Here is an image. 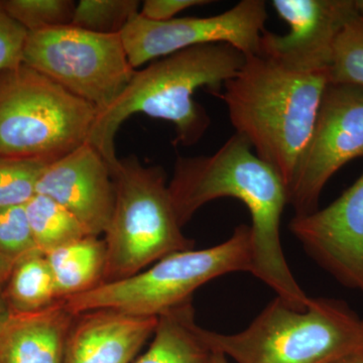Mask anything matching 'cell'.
Returning <instances> with one entry per match:
<instances>
[{
    "label": "cell",
    "instance_id": "cell-26",
    "mask_svg": "<svg viewBox=\"0 0 363 363\" xmlns=\"http://www.w3.org/2000/svg\"><path fill=\"white\" fill-rule=\"evenodd\" d=\"M209 0H145L140 6V14L147 20L168 21L190 7L207 6Z\"/></svg>",
    "mask_w": 363,
    "mask_h": 363
},
{
    "label": "cell",
    "instance_id": "cell-11",
    "mask_svg": "<svg viewBox=\"0 0 363 363\" xmlns=\"http://www.w3.org/2000/svg\"><path fill=\"white\" fill-rule=\"evenodd\" d=\"M272 6L290 30H264L259 55L297 73L328 71L338 35L358 16L354 0H272Z\"/></svg>",
    "mask_w": 363,
    "mask_h": 363
},
{
    "label": "cell",
    "instance_id": "cell-23",
    "mask_svg": "<svg viewBox=\"0 0 363 363\" xmlns=\"http://www.w3.org/2000/svg\"><path fill=\"white\" fill-rule=\"evenodd\" d=\"M2 4L28 33L71 26L76 6L70 0H2Z\"/></svg>",
    "mask_w": 363,
    "mask_h": 363
},
{
    "label": "cell",
    "instance_id": "cell-16",
    "mask_svg": "<svg viewBox=\"0 0 363 363\" xmlns=\"http://www.w3.org/2000/svg\"><path fill=\"white\" fill-rule=\"evenodd\" d=\"M212 355L191 300L157 317L152 341L135 363H211Z\"/></svg>",
    "mask_w": 363,
    "mask_h": 363
},
{
    "label": "cell",
    "instance_id": "cell-24",
    "mask_svg": "<svg viewBox=\"0 0 363 363\" xmlns=\"http://www.w3.org/2000/svg\"><path fill=\"white\" fill-rule=\"evenodd\" d=\"M35 250L25 205L0 208V253L16 264Z\"/></svg>",
    "mask_w": 363,
    "mask_h": 363
},
{
    "label": "cell",
    "instance_id": "cell-17",
    "mask_svg": "<svg viewBox=\"0 0 363 363\" xmlns=\"http://www.w3.org/2000/svg\"><path fill=\"white\" fill-rule=\"evenodd\" d=\"M45 255L59 300L89 292L104 284L106 245L98 236H85Z\"/></svg>",
    "mask_w": 363,
    "mask_h": 363
},
{
    "label": "cell",
    "instance_id": "cell-1",
    "mask_svg": "<svg viewBox=\"0 0 363 363\" xmlns=\"http://www.w3.org/2000/svg\"><path fill=\"white\" fill-rule=\"evenodd\" d=\"M182 226L208 202L231 197L252 216L253 276L289 305L304 310L310 298L292 274L281 242V221L288 188L279 174L234 133L210 156L178 157L169 184Z\"/></svg>",
    "mask_w": 363,
    "mask_h": 363
},
{
    "label": "cell",
    "instance_id": "cell-10",
    "mask_svg": "<svg viewBox=\"0 0 363 363\" xmlns=\"http://www.w3.org/2000/svg\"><path fill=\"white\" fill-rule=\"evenodd\" d=\"M267 18L264 0H242L233 9L208 18L154 21L138 13L123 28L121 37L135 70L174 52L211 43H226L245 56H253L259 55Z\"/></svg>",
    "mask_w": 363,
    "mask_h": 363
},
{
    "label": "cell",
    "instance_id": "cell-25",
    "mask_svg": "<svg viewBox=\"0 0 363 363\" xmlns=\"http://www.w3.org/2000/svg\"><path fill=\"white\" fill-rule=\"evenodd\" d=\"M28 32L0 1V74L23 65Z\"/></svg>",
    "mask_w": 363,
    "mask_h": 363
},
{
    "label": "cell",
    "instance_id": "cell-8",
    "mask_svg": "<svg viewBox=\"0 0 363 363\" xmlns=\"http://www.w3.org/2000/svg\"><path fill=\"white\" fill-rule=\"evenodd\" d=\"M23 64L98 112L116 101L136 71L121 35H101L73 26L28 33Z\"/></svg>",
    "mask_w": 363,
    "mask_h": 363
},
{
    "label": "cell",
    "instance_id": "cell-15",
    "mask_svg": "<svg viewBox=\"0 0 363 363\" xmlns=\"http://www.w3.org/2000/svg\"><path fill=\"white\" fill-rule=\"evenodd\" d=\"M77 314L59 300L35 312L0 314V363H63Z\"/></svg>",
    "mask_w": 363,
    "mask_h": 363
},
{
    "label": "cell",
    "instance_id": "cell-5",
    "mask_svg": "<svg viewBox=\"0 0 363 363\" xmlns=\"http://www.w3.org/2000/svg\"><path fill=\"white\" fill-rule=\"evenodd\" d=\"M111 168L116 202L104 233V283L130 278L172 253L194 248L182 231L162 167L143 166L130 156Z\"/></svg>",
    "mask_w": 363,
    "mask_h": 363
},
{
    "label": "cell",
    "instance_id": "cell-12",
    "mask_svg": "<svg viewBox=\"0 0 363 363\" xmlns=\"http://www.w3.org/2000/svg\"><path fill=\"white\" fill-rule=\"evenodd\" d=\"M289 228L320 267L363 294V173L335 201L294 217Z\"/></svg>",
    "mask_w": 363,
    "mask_h": 363
},
{
    "label": "cell",
    "instance_id": "cell-13",
    "mask_svg": "<svg viewBox=\"0 0 363 363\" xmlns=\"http://www.w3.org/2000/svg\"><path fill=\"white\" fill-rule=\"evenodd\" d=\"M37 194L59 203L89 235L99 236L109 225L116 202L111 164L96 147L85 143L45 168Z\"/></svg>",
    "mask_w": 363,
    "mask_h": 363
},
{
    "label": "cell",
    "instance_id": "cell-3",
    "mask_svg": "<svg viewBox=\"0 0 363 363\" xmlns=\"http://www.w3.org/2000/svg\"><path fill=\"white\" fill-rule=\"evenodd\" d=\"M327 83V72L297 73L253 55L218 95L235 133L250 143L288 189L311 135Z\"/></svg>",
    "mask_w": 363,
    "mask_h": 363
},
{
    "label": "cell",
    "instance_id": "cell-4",
    "mask_svg": "<svg viewBox=\"0 0 363 363\" xmlns=\"http://www.w3.org/2000/svg\"><path fill=\"white\" fill-rule=\"evenodd\" d=\"M203 336L212 351L236 363H329L363 348V320L334 298H311L297 310L276 297L245 330L203 328Z\"/></svg>",
    "mask_w": 363,
    "mask_h": 363
},
{
    "label": "cell",
    "instance_id": "cell-2",
    "mask_svg": "<svg viewBox=\"0 0 363 363\" xmlns=\"http://www.w3.org/2000/svg\"><path fill=\"white\" fill-rule=\"evenodd\" d=\"M247 57L233 45L211 43L152 62L135 72L111 106L98 112L87 143L114 166L118 161L114 145L117 131L131 116L143 113L173 123L176 143L195 145L211 123L206 111L195 101L196 91L206 88L218 96L227 81L245 65Z\"/></svg>",
    "mask_w": 363,
    "mask_h": 363
},
{
    "label": "cell",
    "instance_id": "cell-27",
    "mask_svg": "<svg viewBox=\"0 0 363 363\" xmlns=\"http://www.w3.org/2000/svg\"><path fill=\"white\" fill-rule=\"evenodd\" d=\"M14 264L11 260L7 259L0 253V296L4 292L7 281H9L11 272L13 271Z\"/></svg>",
    "mask_w": 363,
    "mask_h": 363
},
{
    "label": "cell",
    "instance_id": "cell-29",
    "mask_svg": "<svg viewBox=\"0 0 363 363\" xmlns=\"http://www.w3.org/2000/svg\"><path fill=\"white\" fill-rule=\"evenodd\" d=\"M211 363H227V357L225 355L222 354L220 352L213 351V355H212Z\"/></svg>",
    "mask_w": 363,
    "mask_h": 363
},
{
    "label": "cell",
    "instance_id": "cell-6",
    "mask_svg": "<svg viewBox=\"0 0 363 363\" xmlns=\"http://www.w3.org/2000/svg\"><path fill=\"white\" fill-rule=\"evenodd\" d=\"M252 229L240 224L220 245L172 253L130 278L104 283L63 300L74 314L109 309L159 317L192 300L193 293L208 281L231 272H252Z\"/></svg>",
    "mask_w": 363,
    "mask_h": 363
},
{
    "label": "cell",
    "instance_id": "cell-30",
    "mask_svg": "<svg viewBox=\"0 0 363 363\" xmlns=\"http://www.w3.org/2000/svg\"><path fill=\"white\" fill-rule=\"evenodd\" d=\"M354 2L358 16L363 18V0H354Z\"/></svg>",
    "mask_w": 363,
    "mask_h": 363
},
{
    "label": "cell",
    "instance_id": "cell-14",
    "mask_svg": "<svg viewBox=\"0 0 363 363\" xmlns=\"http://www.w3.org/2000/svg\"><path fill=\"white\" fill-rule=\"evenodd\" d=\"M157 317H140L109 309L75 316L63 363H130L156 329Z\"/></svg>",
    "mask_w": 363,
    "mask_h": 363
},
{
    "label": "cell",
    "instance_id": "cell-22",
    "mask_svg": "<svg viewBox=\"0 0 363 363\" xmlns=\"http://www.w3.org/2000/svg\"><path fill=\"white\" fill-rule=\"evenodd\" d=\"M327 73L329 83L363 87V18H353L338 35Z\"/></svg>",
    "mask_w": 363,
    "mask_h": 363
},
{
    "label": "cell",
    "instance_id": "cell-7",
    "mask_svg": "<svg viewBox=\"0 0 363 363\" xmlns=\"http://www.w3.org/2000/svg\"><path fill=\"white\" fill-rule=\"evenodd\" d=\"M98 111L30 67L0 74V157L56 161L87 143Z\"/></svg>",
    "mask_w": 363,
    "mask_h": 363
},
{
    "label": "cell",
    "instance_id": "cell-18",
    "mask_svg": "<svg viewBox=\"0 0 363 363\" xmlns=\"http://www.w3.org/2000/svg\"><path fill=\"white\" fill-rule=\"evenodd\" d=\"M1 297L6 309L14 312L39 311L58 302L45 253L35 250L14 264Z\"/></svg>",
    "mask_w": 363,
    "mask_h": 363
},
{
    "label": "cell",
    "instance_id": "cell-20",
    "mask_svg": "<svg viewBox=\"0 0 363 363\" xmlns=\"http://www.w3.org/2000/svg\"><path fill=\"white\" fill-rule=\"evenodd\" d=\"M140 6L136 0H81L74 9L71 26L101 35H121L140 13Z\"/></svg>",
    "mask_w": 363,
    "mask_h": 363
},
{
    "label": "cell",
    "instance_id": "cell-31",
    "mask_svg": "<svg viewBox=\"0 0 363 363\" xmlns=\"http://www.w3.org/2000/svg\"><path fill=\"white\" fill-rule=\"evenodd\" d=\"M6 310V303H4V298L0 296V314H2Z\"/></svg>",
    "mask_w": 363,
    "mask_h": 363
},
{
    "label": "cell",
    "instance_id": "cell-9",
    "mask_svg": "<svg viewBox=\"0 0 363 363\" xmlns=\"http://www.w3.org/2000/svg\"><path fill=\"white\" fill-rule=\"evenodd\" d=\"M363 157V87L327 83L314 126L288 189L295 216L316 211L332 177Z\"/></svg>",
    "mask_w": 363,
    "mask_h": 363
},
{
    "label": "cell",
    "instance_id": "cell-21",
    "mask_svg": "<svg viewBox=\"0 0 363 363\" xmlns=\"http://www.w3.org/2000/svg\"><path fill=\"white\" fill-rule=\"evenodd\" d=\"M52 161L0 157V208L26 205L37 194L38 182Z\"/></svg>",
    "mask_w": 363,
    "mask_h": 363
},
{
    "label": "cell",
    "instance_id": "cell-28",
    "mask_svg": "<svg viewBox=\"0 0 363 363\" xmlns=\"http://www.w3.org/2000/svg\"><path fill=\"white\" fill-rule=\"evenodd\" d=\"M329 363H363V348L346 353Z\"/></svg>",
    "mask_w": 363,
    "mask_h": 363
},
{
    "label": "cell",
    "instance_id": "cell-19",
    "mask_svg": "<svg viewBox=\"0 0 363 363\" xmlns=\"http://www.w3.org/2000/svg\"><path fill=\"white\" fill-rule=\"evenodd\" d=\"M25 206L35 245L43 253L89 236L68 210L47 196L35 194Z\"/></svg>",
    "mask_w": 363,
    "mask_h": 363
}]
</instances>
